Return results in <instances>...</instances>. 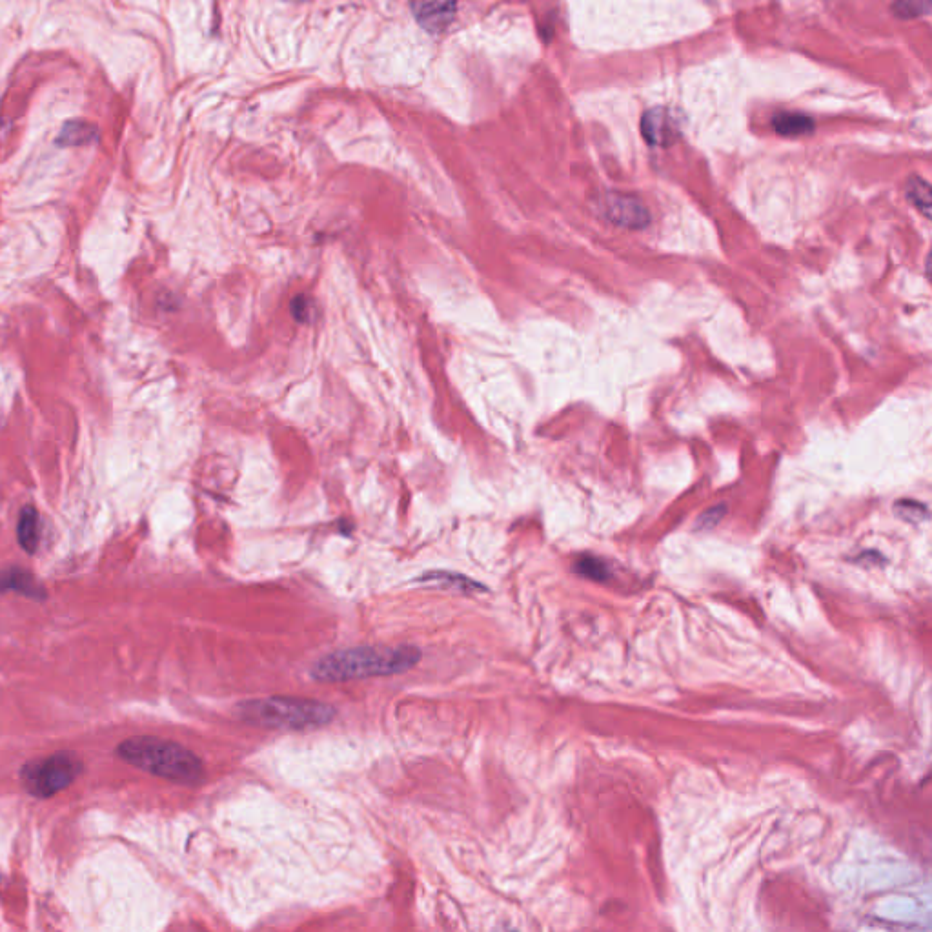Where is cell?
<instances>
[{"label": "cell", "instance_id": "obj_1", "mask_svg": "<svg viewBox=\"0 0 932 932\" xmlns=\"http://www.w3.org/2000/svg\"><path fill=\"white\" fill-rule=\"evenodd\" d=\"M421 659L417 647H355L326 654L312 667V678L317 681L339 683L350 679L394 676L412 667Z\"/></svg>", "mask_w": 932, "mask_h": 932}, {"label": "cell", "instance_id": "obj_2", "mask_svg": "<svg viewBox=\"0 0 932 932\" xmlns=\"http://www.w3.org/2000/svg\"><path fill=\"white\" fill-rule=\"evenodd\" d=\"M115 752L122 761L164 780L181 785H195L203 780V761L175 741L139 736L122 741Z\"/></svg>", "mask_w": 932, "mask_h": 932}, {"label": "cell", "instance_id": "obj_3", "mask_svg": "<svg viewBox=\"0 0 932 932\" xmlns=\"http://www.w3.org/2000/svg\"><path fill=\"white\" fill-rule=\"evenodd\" d=\"M235 716L266 729L304 730L328 725L335 718V709L314 699L263 698L239 703Z\"/></svg>", "mask_w": 932, "mask_h": 932}, {"label": "cell", "instance_id": "obj_4", "mask_svg": "<svg viewBox=\"0 0 932 932\" xmlns=\"http://www.w3.org/2000/svg\"><path fill=\"white\" fill-rule=\"evenodd\" d=\"M82 761L71 752H57L48 758L30 761L21 770L24 789L35 798H51L79 778Z\"/></svg>", "mask_w": 932, "mask_h": 932}, {"label": "cell", "instance_id": "obj_5", "mask_svg": "<svg viewBox=\"0 0 932 932\" xmlns=\"http://www.w3.org/2000/svg\"><path fill=\"white\" fill-rule=\"evenodd\" d=\"M410 10L423 30L441 33L456 17L457 0H410Z\"/></svg>", "mask_w": 932, "mask_h": 932}, {"label": "cell", "instance_id": "obj_6", "mask_svg": "<svg viewBox=\"0 0 932 932\" xmlns=\"http://www.w3.org/2000/svg\"><path fill=\"white\" fill-rule=\"evenodd\" d=\"M603 212L608 221L625 228H645L650 223L649 210L636 197L629 195L610 193L603 204Z\"/></svg>", "mask_w": 932, "mask_h": 932}, {"label": "cell", "instance_id": "obj_7", "mask_svg": "<svg viewBox=\"0 0 932 932\" xmlns=\"http://www.w3.org/2000/svg\"><path fill=\"white\" fill-rule=\"evenodd\" d=\"M641 133L654 146H669L678 137V117L669 108H652L641 119Z\"/></svg>", "mask_w": 932, "mask_h": 932}, {"label": "cell", "instance_id": "obj_8", "mask_svg": "<svg viewBox=\"0 0 932 932\" xmlns=\"http://www.w3.org/2000/svg\"><path fill=\"white\" fill-rule=\"evenodd\" d=\"M42 523L39 512L33 507L22 508L19 523H17V537L21 545L28 554H35V550L41 543Z\"/></svg>", "mask_w": 932, "mask_h": 932}, {"label": "cell", "instance_id": "obj_9", "mask_svg": "<svg viewBox=\"0 0 932 932\" xmlns=\"http://www.w3.org/2000/svg\"><path fill=\"white\" fill-rule=\"evenodd\" d=\"M97 137H99V132L90 122L70 121L62 126L61 133L55 142L61 148H71V146H86L90 142L97 141Z\"/></svg>", "mask_w": 932, "mask_h": 932}, {"label": "cell", "instance_id": "obj_10", "mask_svg": "<svg viewBox=\"0 0 932 932\" xmlns=\"http://www.w3.org/2000/svg\"><path fill=\"white\" fill-rule=\"evenodd\" d=\"M772 128L785 137H800L814 130V122L803 113L785 112L774 115Z\"/></svg>", "mask_w": 932, "mask_h": 932}, {"label": "cell", "instance_id": "obj_11", "mask_svg": "<svg viewBox=\"0 0 932 932\" xmlns=\"http://www.w3.org/2000/svg\"><path fill=\"white\" fill-rule=\"evenodd\" d=\"M8 588L24 592L26 596H31V598L33 596H46V592L33 581V576L22 572L19 568H13L8 572H0V590H8Z\"/></svg>", "mask_w": 932, "mask_h": 932}, {"label": "cell", "instance_id": "obj_12", "mask_svg": "<svg viewBox=\"0 0 932 932\" xmlns=\"http://www.w3.org/2000/svg\"><path fill=\"white\" fill-rule=\"evenodd\" d=\"M905 193H907V199L918 208V212L923 213L925 217H931L932 195L931 186L927 181L914 177L907 183Z\"/></svg>", "mask_w": 932, "mask_h": 932}, {"label": "cell", "instance_id": "obj_13", "mask_svg": "<svg viewBox=\"0 0 932 932\" xmlns=\"http://www.w3.org/2000/svg\"><path fill=\"white\" fill-rule=\"evenodd\" d=\"M892 11L902 19H916L931 13V0H896Z\"/></svg>", "mask_w": 932, "mask_h": 932}, {"label": "cell", "instance_id": "obj_14", "mask_svg": "<svg viewBox=\"0 0 932 932\" xmlns=\"http://www.w3.org/2000/svg\"><path fill=\"white\" fill-rule=\"evenodd\" d=\"M574 570L578 572L579 576H585L588 579H594V581H607L610 578V572H608V567L599 561L596 558H581L578 563L574 565Z\"/></svg>", "mask_w": 932, "mask_h": 932}, {"label": "cell", "instance_id": "obj_15", "mask_svg": "<svg viewBox=\"0 0 932 932\" xmlns=\"http://www.w3.org/2000/svg\"><path fill=\"white\" fill-rule=\"evenodd\" d=\"M894 512L898 514V517H902L909 523H922L929 516V510L925 505L918 503V501H911V499L898 501L896 507H894Z\"/></svg>", "mask_w": 932, "mask_h": 932}, {"label": "cell", "instance_id": "obj_16", "mask_svg": "<svg viewBox=\"0 0 932 932\" xmlns=\"http://www.w3.org/2000/svg\"><path fill=\"white\" fill-rule=\"evenodd\" d=\"M725 512H727V507H725V505L710 508L703 516L699 517L698 527L701 528V530H710V528L716 527L721 519H723V516H725Z\"/></svg>", "mask_w": 932, "mask_h": 932}, {"label": "cell", "instance_id": "obj_17", "mask_svg": "<svg viewBox=\"0 0 932 932\" xmlns=\"http://www.w3.org/2000/svg\"><path fill=\"white\" fill-rule=\"evenodd\" d=\"M288 2H306V0H288Z\"/></svg>", "mask_w": 932, "mask_h": 932}]
</instances>
